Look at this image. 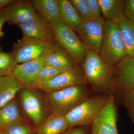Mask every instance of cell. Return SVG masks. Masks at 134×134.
Segmentation results:
<instances>
[{
    "label": "cell",
    "mask_w": 134,
    "mask_h": 134,
    "mask_svg": "<svg viewBox=\"0 0 134 134\" xmlns=\"http://www.w3.org/2000/svg\"><path fill=\"white\" fill-rule=\"evenodd\" d=\"M82 65L86 82L92 91L105 94L113 92L114 70L98 54L87 50Z\"/></svg>",
    "instance_id": "1"
},
{
    "label": "cell",
    "mask_w": 134,
    "mask_h": 134,
    "mask_svg": "<svg viewBox=\"0 0 134 134\" xmlns=\"http://www.w3.org/2000/svg\"><path fill=\"white\" fill-rule=\"evenodd\" d=\"M99 55L113 69L127 55L119 26L115 21L105 19Z\"/></svg>",
    "instance_id": "2"
},
{
    "label": "cell",
    "mask_w": 134,
    "mask_h": 134,
    "mask_svg": "<svg viewBox=\"0 0 134 134\" xmlns=\"http://www.w3.org/2000/svg\"><path fill=\"white\" fill-rule=\"evenodd\" d=\"M110 94L90 96L70 111L64 116L70 127L91 126L105 107Z\"/></svg>",
    "instance_id": "3"
},
{
    "label": "cell",
    "mask_w": 134,
    "mask_h": 134,
    "mask_svg": "<svg viewBox=\"0 0 134 134\" xmlns=\"http://www.w3.org/2000/svg\"><path fill=\"white\" fill-rule=\"evenodd\" d=\"M92 92L88 85H77L48 93V105L51 114L65 116L91 96Z\"/></svg>",
    "instance_id": "4"
},
{
    "label": "cell",
    "mask_w": 134,
    "mask_h": 134,
    "mask_svg": "<svg viewBox=\"0 0 134 134\" xmlns=\"http://www.w3.org/2000/svg\"><path fill=\"white\" fill-rule=\"evenodd\" d=\"M62 48L55 39L43 40L23 37L14 43L12 52L18 64L39 58H45Z\"/></svg>",
    "instance_id": "5"
},
{
    "label": "cell",
    "mask_w": 134,
    "mask_h": 134,
    "mask_svg": "<svg viewBox=\"0 0 134 134\" xmlns=\"http://www.w3.org/2000/svg\"><path fill=\"white\" fill-rule=\"evenodd\" d=\"M49 24L58 44L70 54L76 65H82L87 50L74 30L65 24L60 18Z\"/></svg>",
    "instance_id": "6"
},
{
    "label": "cell",
    "mask_w": 134,
    "mask_h": 134,
    "mask_svg": "<svg viewBox=\"0 0 134 134\" xmlns=\"http://www.w3.org/2000/svg\"><path fill=\"white\" fill-rule=\"evenodd\" d=\"M105 19L102 17L82 21L75 31L86 50L98 54L102 43Z\"/></svg>",
    "instance_id": "7"
},
{
    "label": "cell",
    "mask_w": 134,
    "mask_h": 134,
    "mask_svg": "<svg viewBox=\"0 0 134 134\" xmlns=\"http://www.w3.org/2000/svg\"><path fill=\"white\" fill-rule=\"evenodd\" d=\"M77 85H88L82 68L76 65L72 69L62 72L48 81L36 85L32 88L50 93Z\"/></svg>",
    "instance_id": "8"
},
{
    "label": "cell",
    "mask_w": 134,
    "mask_h": 134,
    "mask_svg": "<svg viewBox=\"0 0 134 134\" xmlns=\"http://www.w3.org/2000/svg\"><path fill=\"white\" fill-rule=\"evenodd\" d=\"M115 103L114 94L111 92L104 108L92 125L90 134H118Z\"/></svg>",
    "instance_id": "9"
},
{
    "label": "cell",
    "mask_w": 134,
    "mask_h": 134,
    "mask_svg": "<svg viewBox=\"0 0 134 134\" xmlns=\"http://www.w3.org/2000/svg\"><path fill=\"white\" fill-rule=\"evenodd\" d=\"M0 13L7 18L10 25H17L33 20L38 15L31 1L13 0L7 6L0 10Z\"/></svg>",
    "instance_id": "10"
},
{
    "label": "cell",
    "mask_w": 134,
    "mask_h": 134,
    "mask_svg": "<svg viewBox=\"0 0 134 134\" xmlns=\"http://www.w3.org/2000/svg\"><path fill=\"white\" fill-rule=\"evenodd\" d=\"M114 70V88L124 96L134 88V55H127Z\"/></svg>",
    "instance_id": "11"
},
{
    "label": "cell",
    "mask_w": 134,
    "mask_h": 134,
    "mask_svg": "<svg viewBox=\"0 0 134 134\" xmlns=\"http://www.w3.org/2000/svg\"><path fill=\"white\" fill-rule=\"evenodd\" d=\"M18 26L21 30L23 37L43 40L55 39L50 24L38 14L33 20Z\"/></svg>",
    "instance_id": "12"
},
{
    "label": "cell",
    "mask_w": 134,
    "mask_h": 134,
    "mask_svg": "<svg viewBox=\"0 0 134 134\" xmlns=\"http://www.w3.org/2000/svg\"><path fill=\"white\" fill-rule=\"evenodd\" d=\"M21 96L25 112L33 121L36 127L40 126L45 120L43 106L38 97L27 87L22 91Z\"/></svg>",
    "instance_id": "13"
},
{
    "label": "cell",
    "mask_w": 134,
    "mask_h": 134,
    "mask_svg": "<svg viewBox=\"0 0 134 134\" xmlns=\"http://www.w3.org/2000/svg\"><path fill=\"white\" fill-rule=\"evenodd\" d=\"M45 65L44 58H43L18 64L12 75L23 86L28 87L32 83L36 74Z\"/></svg>",
    "instance_id": "14"
},
{
    "label": "cell",
    "mask_w": 134,
    "mask_h": 134,
    "mask_svg": "<svg viewBox=\"0 0 134 134\" xmlns=\"http://www.w3.org/2000/svg\"><path fill=\"white\" fill-rule=\"evenodd\" d=\"M44 59L45 65L62 72L72 69L76 65L72 56L62 47L53 51Z\"/></svg>",
    "instance_id": "15"
},
{
    "label": "cell",
    "mask_w": 134,
    "mask_h": 134,
    "mask_svg": "<svg viewBox=\"0 0 134 134\" xmlns=\"http://www.w3.org/2000/svg\"><path fill=\"white\" fill-rule=\"evenodd\" d=\"M69 127L65 116L51 114L34 132L36 134H61Z\"/></svg>",
    "instance_id": "16"
},
{
    "label": "cell",
    "mask_w": 134,
    "mask_h": 134,
    "mask_svg": "<svg viewBox=\"0 0 134 134\" xmlns=\"http://www.w3.org/2000/svg\"><path fill=\"white\" fill-rule=\"evenodd\" d=\"M23 86L12 74L0 76V108L13 100Z\"/></svg>",
    "instance_id": "17"
},
{
    "label": "cell",
    "mask_w": 134,
    "mask_h": 134,
    "mask_svg": "<svg viewBox=\"0 0 134 134\" xmlns=\"http://www.w3.org/2000/svg\"><path fill=\"white\" fill-rule=\"evenodd\" d=\"M36 12L48 23L60 18L58 0H32Z\"/></svg>",
    "instance_id": "18"
},
{
    "label": "cell",
    "mask_w": 134,
    "mask_h": 134,
    "mask_svg": "<svg viewBox=\"0 0 134 134\" xmlns=\"http://www.w3.org/2000/svg\"><path fill=\"white\" fill-rule=\"evenodd\" d=\"M99 2L104 19L116 21L124 16L125 1L99 0Z\"/></svg>",
    "instance_id": "19"
},
{
    "label": "cell",
    "mask_w": 134,
    "mask_h": 134,
    "mask_svg": "<svg viewBox=\"0 0 134 134\" xmlns=\"http://www.w3.org/2000/svg\"><path fill=\"white\" fill-rule=\"evenodd\" d=\"M60 17L63 21L75 30L82 23V20L69 1L58 0Z\"/></svg>",
    "instance_id": "20"
},
{
    "label": "cell",
    "mask_w": 134,
    "mask_h": 134,
    "mask_svg": "<svg viewBox=\"0 0 134 134\" xmlns=\"http://www.w3.org/2000/svg\"><path fill=\"white\" fill-rule=\"evenodd\" d=\"M20 121H22V118L20 111L14 100H11L0 108V130Z\"/></svg>",
    "instance_id": "21"
},
{
    "label": "cell",
    "mask_w": 134,
    "mask_h": 134,
    "mask_svg": "<svg viewBox=\"0 0 134 134\" xmlns=\"http://www.w3.org/2000/svg\"><path fill=\"white\" fill-rule=\"evenodd\" d=\"M119 26L120 30L129 56L134 55V23L123 16L115 21Z\"/></svg>",
    "instance_id": "22"
},
{
    "label": "cell",
    "mask_w": 134,
    "mask_h": 134,
    "mask_svg": "<svg viewBox=\"0 0 134 134\" xmlns=\"http://www.w3.org/2000/svg\"><path fill=\"white\" fill-rule=\"evenodd\" d=\"M17 64L12 52H5L0 51V76L12 75Z\"/></svg>",
    "instance_id": "23"
},
{
    "label": "cell",
    "mask_w": 134,
    "mask_h": 134,
    "mask_svg": "<svg viewBox=\"0 0 134 134\" xmlns=\"http://www.w3.org/2000/svg\"><path fill=\"white\" fill-rule=\"evenodd\" d=\"M62 72H63L45 65L36 74L32 83L27 87L31 88L36 85L48 81Z\"/></svg>",
    "instance_id": "24"
},
{
    "label": "cell",
    "mask_w": 134,
    "mask_h": 134,
    "mask_svg": "<svg viewBox=\"0 0 134 134\" xmlns=\"http://www.w3.org/2000/svg\"><path fill=\"white\" fill-rule=\"evenodd\" d=\"M69 1L82 21L92 18L89 11L87 0H69Z\"/></svg>",
    "instance_id": "25"
},
{
    "label": "cell",
    "mask_w": 134,
    "mask_h": 134,
    "mask_svg": "<svg viewBox=\"0 0 134 134\" xmlns=\"http://www.w3.org/2000/svg\"><path fill=\"white\" fill-rule=\"evenodd\" d=\"M5 130V134H31L34 131L30 127L24 125L22 121L12 123Z\"/></svg>",
    "instance_id": "26"
},
{
    "label": "cell",
    "mask_w": 134,
    "mask_h": 134,
    "mask_svg": "<svg viewBox=\"0 0 134 134\" xmlns=\"http://www.w3.org/2000/svg\"><path fill=\"white\" fill-rule=\"evenodd\" d=\"M88 8L91 16L93 18L100 17L102 10L99 0H87Z\"/></svg>",
    "instance_id": "27"
},
{
    "label": "cell",
    "mask_w": 134,
    "mask_h": 134,
    "mask_svg": "<svg viewBox=\"0 0 134 134\" xmlns=\"http://www.w3.org/2000/svg\"><path fill=\"white\" fill-rule=\"evenodd\" d=\"M124 15L134 23V0L125 1Z\"/></svg>",
    "instance_id": "28"
},
{
    "label": "cell",
    "mask_w": 134,
    "mask_h": 134,
    "mask_svg": "<svg viewBox=\"0 0 134 134\" xmlns=\"http://www.w3.org/2000/svg\"><path fill=\"white\" fill-rule=\"evenodd\" d=\"M91 126L70 127L61 134H90Z\"/></svg>",
    "instance_id": "29"
},
{
    "label": "cell",
    "mask_w": 134,
    "mask_h": 134,
    "mask_svg": "<svg viewBox=\"0 0 134 134\" xmlns=\"http://www.w3.org/2000/svg\"><path fill=\"white\" fill-rule=\"evenodd\" d=\"M124 103L129 110L134 108V88L124 96Z\"/></svg>",
    "instance_id": "30"
},
{
    "label": "cell",
    "mask_w": 134,
    "mask_h": 134,
    "mask_svg": "<svg viewBox=\"0 0 134 134\" xmlns=\"http://www.w3.org/2000/svg\"><path fill=\"white\" fill-rule=\"evenodd\" d=\"M7 23V18L4 15L0 13V38L4 36V32L2 31V28L5 23ZM0 51H2V48L0 46Z\"/></svg>",
    "instance_id": "31"
},
{
    "label": "cell",
    "mask_w": 134,
    "mask_h": 134,
    "mask_svg": "<svg viewBox=\"0 0 134 134\" xmlns=\"http://www.w3.org/2000/svg\"><path fill=\"white\" fill-rule=\"evenodd\" d=\"M13 1V0H0V10L7 6Z\"/></svg>",
    "instance_id": "32"
},
{
    "label": "cell",
    "mask_w": 134,
    "mask_h": 134,
    "mask_svg": "<svg viewBox=\"0 0 134 134\" xmlns=\"http://www.w3.org/2000/svg\"><path fill=\"white\" fill-rule=\"evenodd\" d=\"M129 115L130 118L134 123V108L129 110Z\"/></svg>",
    "instance_id": "33"
},
{
    "label": "cell",
    "mask_w": 134,
    "mask_h": 134,
    "mask_svg": "<svg viewBox=\"0 0 134 134\" xmlns=\"http://www.w3.org/2000/svg\"><path fill=\"white\" fill-rule=\"evenodd\" d=\"M0 134H5V130H0Z\"/></svg>",
    "instance_id": "34"
},
{
    "label": "cell",
    "mask_w": 134,
    "mask_h": 134,
    "mask_svg": "<svg viewBox=\"0 0 134 134\" xmlns=\"http://www.w3.org/2000/svg\"><path fill=\"white\" fill-rule=\"evenodd\" d=\"M31 134H36V133H35V132H34L33 131V132H32V133Z\"/></svg>",
    "instance_id": "35"
}]
</instances>
